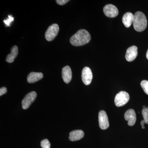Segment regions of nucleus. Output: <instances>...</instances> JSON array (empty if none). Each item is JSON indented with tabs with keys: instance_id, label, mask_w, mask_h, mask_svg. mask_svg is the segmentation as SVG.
Instances as JSON below:
<instances>
[{
	"instance_id": "obj_22",
	"label": "nucleus",
	"mask_w": 148,
	"mask_h": 148,
	"mask_svg": "<svg viewBox=\"0 0 148 148\" xmlns=\"http://www.w3.org/2000/svg\"><path fill=\"white\" fill-rule=\"evenodd\" d=\"M145 121L144 120L141 121V125H142V127L143 129H145Z\"/></svg>"
},
{
	"instance_id": "obj_5",
	"label": "nucleus",
	"mask_w": 148,
	"mask_h": 148,
	"mask_svg": "<svg viewBox=\"0 0 148 148\" xmlns=\"http://www.w3.org/2000/svg\"><path fill=\"white\" fill-rule=\"evenodd\" d=\"M36 97L37 93L35 91H33L28 93L22 100V108L24 110L28 109L34 101Z\"/></svg>"
},
{
	"instance_id": "obj_1",
	"label": "nucleus",
	"mask_w": 148,
	"mask_h": 148,
	"mask_svg": "<svg viewBox=\"0 0 148 148\" xmlns=\"http://www.w3.org/2000/svg\"><path fill=\"white\" fill-rule=\"evenodd\" d=\"M90 39L89 32L85 29H81L71 37L70 42L75 46H80L89 42Z\"/></svg>"
},
{
	"instance_id": "obj_17",
	"label": "nucleus",
	"mask_w": 148,
	"mask_h": 148,
	"mask_svg": "<svg viewBox=\"0 0 148 148\" xmlns=\"http://www.w3.org/2000/svg\"><path fill=\"white\" fill-rule=\"evenodd\" d=\"M41 146L42 148H50L51 144L47 139H45L41 142Z\"/></svg>"
},
{
	"instance_id": "obj_15",
	"label": "nucleus",
	"mask_w": 148,
	"mask_h": 148,
	"mask_svg": "<svg viewBox=\"0 0 148 148\" xmlns=\"http://www.w3.org/2000/svg\"><path fill=\"white\" fill-rule=\"evenodd\" d=\"M18 53V48L16 46H14L11 49V53L7 56L6 61L9 63H12L14 61Z\"/></svg>"
},
{
	"instance_id": "obj_10",
	"label": "nucleus",
	"mask_w": 148,
	"mask_h": 148,
	"mask_svg": "<svg viewBox=\"0 0 148 148\" xmlns=\"http://www.w3.org/2000/svg\"><path fill=\"white\" fill-rule=\"evenodd\" d=\"M124 118L128 121L127 124L129 126H133L136 121V115L135 111L132 109L127 110L124 114Z\"/></svg>"
},
{
	"instance_id": "obj_2",
	"label": "nucleus",
	"mask_w": 148,
	"mask_h": 148,
	"mask_svg": "<svg viewBox=\"0 0 148 148\" xmlns=\"http://www.w3.org/2000/svg\"><path fill=\"white\" fill-rule=\"evenodd\" d=\"M147 25V17L143 12H137L134 14L133 25L135 31L142 32L146 29Z\"/></svg>"
},
{
	"instance_id": "obj_6",
	"label": "nucleus",
	"mask_w": 148,
	"mask_h": 148,
	"mask_svg": "<svg viewBox=\"0 0 148 148\" xmlns=\"http://www.w3.org/2000/svg\"><path fill=\"white\" fill-rule=\"evenodd\" d=\"M99 126L102 130H106L109 127L108 118L105 111H100L98 114Z\"/></svg>"
},
{
	"instance_id": "obj_24",
	"label": "nucleus",
	"mask_w": 148,
	"mask_h": 148,
	"mask_svg": "<svg viewBox=\"0 0 148 148\" xmlns=\"http://www.w3.org/2000/svg\"><path fill=\"white\" fill-rule=\"evenodd\" d=\"M148 109V107H146L145 106H143V109Z\"/></svg>"
},
{
	"instance_id": "obj_4",
	"label": "nucleus",
	"mask_w": 148,
	"mask_h": 148,
	"mask_svg": "<svg viewBox=\"0 0 148 148\" xmlns=\"http://www.w3.org/2000/svg\"><path fill=\"white\" fill-rule=\"evenodd\" d=\"M59 28L58 24H53L48 28L45 34L46 39L48 41L53 40L58 35Z\"/></svg>"
},
{
	"instance_id": "obj_23",
	"label": "nucleus",
	"mask_w": 148,
	"mask_h": 148,
	"mask_svg": "<svg viewBox=\"0 0 148 148\" xmlns=\"http://www.w3.org/2000/svg\"><path fill=\"white\" fill-rule=\"evenodd\" d=\"M146 57H147V59L148 60V49L147 51V54H146Z\"/></svg>"
},
{
	"instance_id": "obj_16",
	"label": "nucleus",
	"mask_w": 148,
	"mask_h": 148,
	"mask_svg": "<svg viewBox=\"0 0 148 148\" xmlns=\"http://www.w3.org/2000/svg\"><path fill=\"white\" fill-rule=\"evenodd\" d=\"M140 84L144 92L148 95V81H142Z\"/></svg>"
},
{
	"instance_id": "obj_18",
	"label": "nucleus",
	"mask_w": 148,
	"mask_h": 148,
	"mask_svg": "<svg viewBox=\"0 0 148 148\" xmlns=\"http://www.w3.org/2000/svg\"><path fill=\"white\" fill-rule=\"evenodd\" d=\"M142 115L146 124H148V109H143Z\"/></svg>"
},
{
	"instance_id": "obj_13",
	"label": "nucleus",
	"mask_w": 148,
	"mask_h": 148,
	"mask_svg": "<svg viewBox=\"0 0 148 148\" xmlns=\"http://www.w3.org/2000/svg\"><path fill=\"white\" fill-rule=\"evenodd\" d=\"M43 75L41 73L32 72L27 77V82L29 83H34L42 78Z\"/></svg>"
},
{
	"instance_id": "obj_9",
	"label": "nucleus",
	"mask_w": 148,
	"mask_h": 148,
	"mask_svg": "<svg viewBox=\"0 0 148 148\" xmlns=\"http://www.w3.org/2000/svg\"><path fill=\"white\" fill-rule=\"evenodd\" d=\"M138 47L136 46H132L127 49L125 58L128 62L134 61L138 56Z\"/></svg>"
},
{
	"instance_id": "obj_11",
	"label": "nucleus",
	"mask_w": 148,
	"mask_h": 148,
	"mask_svg": "<svg viewBox=\"0 0 148 148\" xmlns=\"http://www.w3.org/2000/svg\"><path fill=\"white\" fill-rule=\"evenodd\" d=\"M62 76L64 81L66 84H69L71 80V69L69 66H65L62 69Z\"/></svg>"
},
{
	"instance_id": "obj_7",
	"label": "nucleus",
	"mask_w": 148,
	"mask_h": 148,
	"mask_svg": "<svg viewBox=\"0 0 148 148\" xmlns=\"http://www.w3.org/2000/svg\"><path fill=\"white\" fill-rule=\"evenodd\" d=\"M103 12L109 18L116 17L119 14V10L115 6L112 4L106 5L103 8Z\"/></svg>"
},
{
	"instance_id": "obj_19",
	"label": "nucleus",
	"mask_w": 148,
	"mask_h": 148,
	"mask_svg": "<svg viewBox=\"0 0 148 148\" xmlns=\"http://www.w3.org/2000/svg\"><path fill=\"white\" fill-rule=\"evenodd\" d=\"M14 20V18L12 15H8V18L3 21L4 23L5 24L6 27H10V23Z\"/></svg>"
},
{
	"instance_id": "obj_3",
	"label": "nucleus",
	"mask_w": 148,
	"mask_h": 148,
	"mask_svg": "<svg viewBox=\"0 0 148 148\" xmlns=\"http://www.w3.org/2000/svg\"><path fill=\"white\" fill-rule=\"evenodd\" d=\"M129 95L127 92L120 91L116 95L114 99L115 104L117 107H122L125 105L129 101Z\"/></svg>"
},
{
	"instance_id": "obj_8",
	"label": "nucleus",
	"mask_w": 148,
	"mask_h": 148,
	"mask_svg": "<svg viewBox=\"0 0 148 148\" xmlns=\"http://www.w3.org/2000/svg\"><path fill=\"white\" fill-rule=\"evenodd\" d=\"M82 79L84 84L88 85L91 83L92 79V74L91 69L88 67L84 68L82 73Z\"/></svg>"
},
{
	"instance_id": "obj_20",
	"label": "nucleus",
	"mask_w": 148,
	"mask_h": 148,
	"mask_svg": "<svg viewBox=\"0 0 148 148\" xmlns=\"http://www.w3.org/2000/svg\"><path fill=\"white\" fill-rule=\"evenodd\" d=\"M69 0H56V2L59 5H64L69 2Z\"/></svg>"
},
{
	"instance_id": "obj_14",
	"label": "nucleus",
	"mask_w": 148,
	"mask_h": 148,
	"mask_svg": "<svg viewBox=\"0 0 148 148\" xmlns=\"http://www.w3.org/2000/svg\"><path fill=\"white\" fill-rule=\"evenodd\" d=\"M134 15L130 12L125 14L123 16L122 22L126 28H129L133 23Z\"/></svg>"
},
{
	"instance_id": "obj_12",
	"label": "nucleus",
	"mask_w": 148,
	"mask_h": 148,
	"mask_svg": "<svg viewBox=\"0 0 148 148\" xmlns=\"http://www.w3.org/2000/svg\"><path fill=\"white\" fill-rule=\"evenodd\" d=\"M84 135V132L82 130H73L70 133L69 140L73 142L78 141L82 139Z\"/></svg>"
},
{
	"instance_id": "obj_21",
	"label": "nucleus",
	"mask_w": 148,
	"mask_h": 148,
	"mask_svg": "<svg viewBox=\"0 0 148 148\" xmlns=\"http://www.w3.org/2000/svg\"><path fill=\"white\" fill-rule=\"evenodd\" d=\"M7 91V89L5 87L1 88H0V95L2 96L3 94H5L6 93Z\"/></svg>"
}]
</instances>
